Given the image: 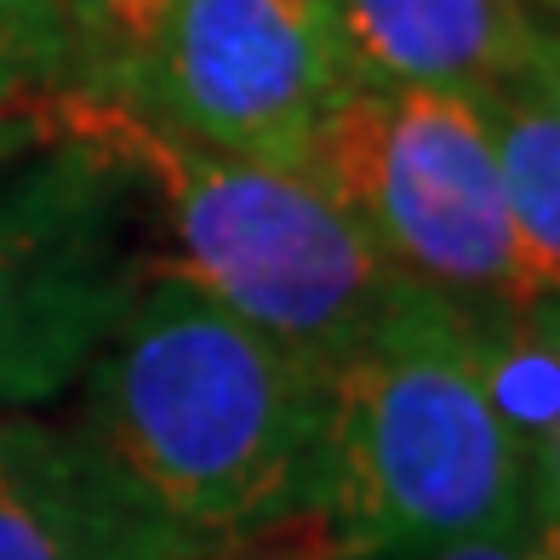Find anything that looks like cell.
Returning a JSON list of instances; mask_svg holds the SVG:
<instances>
[{"label": "cell", "mask_w": 560, "mask_h": 560, "mask_svg": "<svg viewBox=\"0 0 560 560\" xmlns=\"http://www.w3.org/2000/svg\"><path fill=\"white\" fill-rule=\"evenodd\" d=\"M0 63L30 92H63L69 86L63 0H0Z\"/></svg>", "instance_id": "11"}, {"label": "cell", "mask_w": 560, "mask_h": 560, "mask_svg": "<svg viewBox=\"0 0 560 560\" xmlns=\"http://www.w3.org/2000/svg\"><path fill=\"white\" fill-rule=\"evenodd\" d=\"M532 521V457L503 423L480 315L400 287L332 372L326 487L303 560H435Z\"/></svg>", "instance_id": "2"}, {"label": "cell", "mask_w": 560, "mask_h": 560, "mask_svg": "<svg viewBox=\"0 0 560 560\" xmlns=\"http://www.w3.org/2000/svg\"><path fill=\"white\" fill-rule=\"evenodd\" d=\"M532 526H538V538L560 560V429H555L549 452L538 457V480H532Z\"/></svg>", "instance_id": "14"}, {"label": "cell", "mask_w": 560, "mask_h": 560, "mask_svg": "<svg viewBox=\"0 0 560 560\" xmlns=\"http://www.w3.org/2000/svg\"><path fill=\"white\" fill-rule=\"evenodd\" d=\"M435 560H555V549L538 538V526H509V532H487V538H469Z\"/></svg>", "instance_id": "13"}, {"label": "cell", "mask_w": 560, "mask_h": 560, "mask_svg": "<svg viewBox=\"0 0 560 560\" xmlns=\"http://www.w3.org/2000/svg\"><path fill=\"white\" fill-rule=\"evenodd\" d=\"M354 86L492 97L521 81L544 23L526 0H326Z\"/></svg>", "instance_id": "8"}, {"label": "cell", "mask_w": 560, "mask_h": 560, "mask_svg": "<svg viewBox=\"0 0 560 560\" xmlns=\"http://www.w3.org/2000/svg\"><path fill=\"white\" fill-rule=\"evenodd\" d=\"M138 177L81 143L0 166V412L63 395L132 303Z\"/></svg>", "instance_id": "5"}, {"label": "cell", "mask_w": 560, "mask_h": 560, "mask_svg": "<svg viewBox=\"0 0 560 560\" xmlns=\"http://www.w3.org/2000/svg\"><path fill=\"white\" fill-rule=\"evenodd\" d=\"M521 92H532L538 104H549L560 115V30H538V40H532V58L521 69Z\"/></svg>", "instance_id": "15"}, {"label": "cell", "mask_w": 560, "mask_h": 560, "mask_svg": "<svg viewBox=\"0 0 560 560\" xmlns=\"http://www.w3.org/2000/svg\"><path fill=\"white\" fill-rule=\"evenodd\" d=\"M40 109H46V92H30L7 63H0V166L46 143V115Z\"/></svg>", "instance_id": "12"}, {"label": "cell", "mask_w": 560, "mask_h": 560, "mask_svg": "<svg viewBox=\"0 0 560 560\" xmlns=\"http://www.w3.org/2000/svg\"><path fill=\"white\" fill-rule=\"evenodd\" d=\"M509 223L544 298H560V115L521 86L487 97Z\"/></svg>", "instance_id": "9"}, {"label": "cell", "mask_w": 560, "mask_h": 560, "mask_svg": "<svg viewBox=\"0 0 560 560\" xmlns=\"http://www.w3.org/2000/svg\"><path fill=\"white\" fill-rule=\"evenodd\" d=\"M343 92L354 74L326 0H172L109 97L189 143L298 166Z\"/></svg>", "instance_id": "6"}, {"label": "cell", "mask_w": 560, "mask_h": 560, "mask_svg": "<svg viewBox=\"0 0 560 560\" xmlns=\"http://www.w3.org/2000/svg\"><path fill=\"white\" fill-rule=\"evenodd\" d=\"M0 560H223L166 521L86 423L0 412Z\"/></svg>", "instance_id": "7"}, {"label": "cell", "mask_w": 560, "mask_h": 560, "mask_svg": "<svg viewBox=\"0 0 560 560\" xmlns=\"http://www.w3.org/2000/svg\"><path fill=\"white\" fill-rule=\"evenodd\" d=\"M172 0H63L69 30V86L120 92L126 74L149 52Z\"/></svg>", "instance_id": "10"}, {"label": "cell", "mask_w": 560, "mask_h": 560, "mask_svg": "<svg viewBox=\"0 0 560 560\" xmlns=\"http://www.w3.org/2000/svg\"><path fill=\"white\" fill-rule=\"evenodd\" d=\"M81 384V423L166 521L223 560L292 549V532H310L326 487L332 377L189 280L149 264Z\"/></svg>", "instance_id": "1"}, {"label": "cell", "mask_w": 560, "mask_h": 560, "mask_svg": "<svg viewBox=\"0 0 560 560\" xmlns=\"http://www.w3.org/2000/svg\"><path fill=\"white\" fill-rule=\"evenodd\" d=\"M526 7H544V12H555V18H560V0H526Z\"/></svg>", "instance_id": "16"}, {"label": "cell", "mask_w": 560, "mask_h": 560, "mask_svg": "<svg viewBox=\"0 0 560 560\" xmlns=\"http://www.w3.org/2000/svg\"><path fill=\"white\" fill-rule=\"evenodd\" d=\"M40 115L46 143L97 149L155 195L172 241V258L155 269L189 280L326 377L366 343L406 287L310 172L161 132L109 92H46Z\"/></svg>", "instance_id": "3"}, {"label": "cell", "mask_w": 560, "mask_h": 560, "mask_svg": "<svg viewBox=\"0 0 560 560\" xmlns=\"http://www.w3.org/2000/svg\"><path fill=\"white\" fill-rule=\"evenodd\" d=\"M298 172L338 200L406 287L469 315L544 303L509 223L487 97L354 86L326 109Z\"/></svg>", "instance_id": "4"}]
</instances>
